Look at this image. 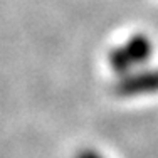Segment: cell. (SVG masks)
<instances>
[{
	"label": "cell",
	"instance_id": "cell-1",
	"mask_svg": "<svg viewBox=\"0 0 158 158\" xmlns=\"http://www.w3.org/2000/svg\"><path fill=\"white\" fill-rule=\"evenodd\" d=\"M153 54V44L145 34H135L121 46L113 47L108 54V62L114 73L125 76L136 67L148 62Z\"/></svg>",
	"mask_w": 158,
	"mask_h": 158
},
{
	"label": "cell",
	"instance_id": "cell-2",
	"mask_svg": "<svg viewBox=\"0 0 158 158\" xmlns=\"http://www.w3.org/2000/svg\"><path fill=\"white\" fill-rule=\"evenodd\" d=\"M158 93V69L133 71L121 76L114 84V94L118 98H136Z\"/></svg>",
	"mask_w": 158,
	"mask_h": 158
},
{
	"label": "cell",
	"instance_id": "cell-3",
	"mask_svg": "<svg viewBox=\"0 0 158 158\" xmlns=\"http://www.w3.org/2000/svg\"><path fill=\"white\" fill-rule=\"evenodd\" d=\"M74 158H104V156L93 148H84V150H81V152H77V155Z\"/></svg>",
	"mask_w": 158,
	"mask_h": 158
}]
</instances>
